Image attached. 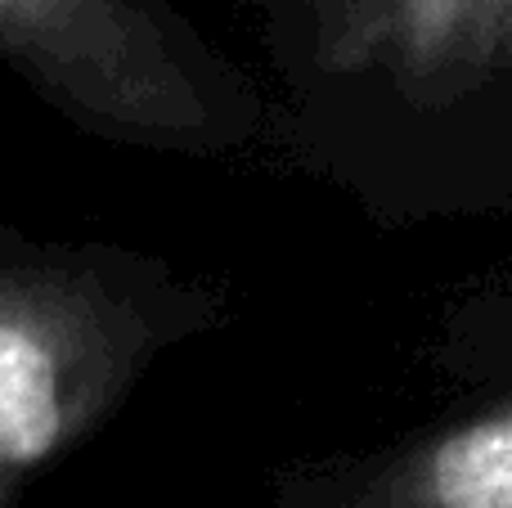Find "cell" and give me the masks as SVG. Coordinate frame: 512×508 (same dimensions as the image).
<instances>
[{"instance_id": "obj_1", "label": "cell", "mask_w": 512, "mask_h": 508, "mask_svg": "<svg viewBox=\"0 0 512 508\" xmlns=\"http://www.w3.org/2000/svg\"><path fill=\"white\" fill-rule=\"evenodd\" d=\"M185 329L162 266L0 225V508L95 437Z\"/></svg>"}, {"instance_id": "obj_2", "label": "cell", "mask_w": 512, "mask_h": 508, "mask_svg": "<svg viewBox=\"0 0 512 508\" xmlns=\"http://www.w3.org/2000/svg\"><path fill=\"white\" fill-rule=\"evenodd\" d=\"M0 63L113 144L216 153L256 122L239 72L162 0H0Z\"/></svg>"}, {"instance_id": "obj_3", "label": "cell", "mask_w": 512, "mask_h": 508, "mask_svg": "<svg viewBox=\"0 0 512 508\" xmlns=\"http://www.w3.org/2000/svg\"><path fill=\"white\" fill-rule=\"evenodd\" d=\"M346 508H512V396L391 459Z\"/></svg>"}, {"instance_id": "obj_4", "label": "cell", "mask_w": 512, "mask_h": 508, "mask_svg": "<svg viewBox=\"0 0 512 508\" xmlns=\"http://www.w3.org/2000/svg\"><path fill=\"white\" fill-rule=\"evenodd\" d=\"M414 108H445L499 72V0H396L382 59Z\"/></svg>"}, {"instance_id": "obj_5", "label": "cell", "mask_w": 512, "mask_h": 508, "mask_svg": "<svg viewBox=\"0 0 512 508\" xmlns=\"http://www.w3.org/2000/svg\"><path fill=\"white\" fill-rule=\"evenodd\" d=\"M315 59L328 72H364L387 59L396 0H301Z\"/></svg>"}, {"instance_id": "obj_6", "label": "cell", "mask_w": 512, "mask_h": 508, "mask_svg": "<svg viewBox=\"0 0 512 508\" xmlns=\"http://www.w3.org/2000/svg\"><path fill=\"white\" fill-rule=\"evenodd\" d=\"M512 68V0H499V72Z\"/></svg>"}]
</instances>
